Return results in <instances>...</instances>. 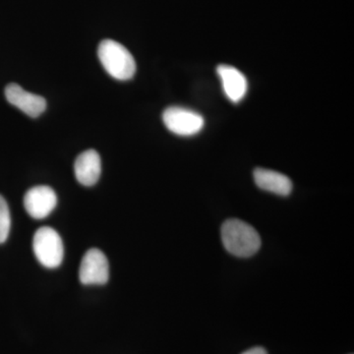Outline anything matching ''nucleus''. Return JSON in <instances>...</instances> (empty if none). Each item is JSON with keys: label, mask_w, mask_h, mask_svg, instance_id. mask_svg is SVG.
I'll return each mask as SVG.
<instances>
[{"label": "nucleus", "mask_w": 354, "mask_h": 354, "mask_svg": "<svg viewBox=\"0 0 354 354\" xmlns=\"http://www.w3.org/2000/svg\"><path fill=\"white\" fill-rule=\"evenodd\" d=\"M221 241L225 249L236 257H250L261 247L257 230L245 221L230 218L221 227Z\"/></svg>", "instance_id": "nucleus-1"}, {"label": "nucleus", "mask_w": 354, "mask_h": 354, "mask_svg": "<svg viewBox=\"0 0 354 354\" xmlns=\"http://www.w3.org/2000/svg\"><path fill=\"white\" fill-rule=\"evenodd\" d=\"M97 57L109 76L120 81L133 78L136 62L130 51L113 39H104L97 48Z\"/></svg>", "instance_id": "nucleus-2"}, {"label": "nucleus", "mask_w": 354, "mask_h": 354, "mask_svg": "<svg viewBox=\"0 0 354 354\" xmlns=\"http://www.w3.org/2000/svg\"><path fill=\"white\" fill-rule=\"evenodd\" d=\"M35 256L44 267L55 269L64 261V246L62 237L53 227L39 228L32 239Z\"/></svg>", "instance_id": "nucleus-3"}, {"label": "nucleus", "mask_w": 354, "mask_h": 354, "mask_svg": "<svg viewBox=\"0 0 354 354\" xmlns=\"http://www.w3.org/2000/svg\"><path fill=\"white\" fill-rule=\"evenodd\" d=\"M165 127L178 136H193L204 127L205 121L201 114L192 109L171 106L162 113Z\"/></svg>", "instance_id": "nucleus-4"}, {"label": "nucleus", "mask_w": 354, "mask_h": 354, "mask_svg": "<svg viewBox=\"0 0 354 354\" xmlns=\"http://www.w3.org/2000/svg\"><path fill=\"white\" fill-rule=\"evenodd\" d=\"M109 266L106 255L99 249H90L84 255L79 269V279L85 286H100L108 283Z\"/></svg>", "instance_id": "nucleus-5"}, {"label": "nucleus", "mask_w": 354, "mask_h": 354, "mask_svg": "<svg viewBox=\"0 0 354 354\" xmlns=\"http://www.w3.org/2000/svg\"><path fill=\"white\" fill-rule=\"evenodd\" d=\"M57 205V193L48 186H35L25 194V209L35 220H43L50 216Z\"/></svg>", "instance_id": "nucleus-6"}, {"label": "nucleus", "mask_w": 354, "mask_h": 354, "mask_svg": "<svg viewBox=\"0 0 354 354\" xmlns=\"http://www.w3.org/2000/svg\"><path fill=\"white\" fill-rule=\"evenodd\" d=\"M7 102L30 118H39L46 109L44 97L27 92L18 84H9L6 88Z\"/></svg>", "instance_id": "nucleus-7"}, {"label": "nucleus", "mask_w": 354, "mask_h": 354, "mask_svg": "<svg viewBox=\"0 0 354 354\" xmlns=\"http://www.w3.org/2000/svg\"><path fill=\"white\" fill-rule=\"evenodd\" d=\"M223 85V92L230 102H239L245 97L248 90L246 77L230 65H220L216 69Z\"/></svg>", "instance_id": "nucleus-8"}, {"label": "nucleus", "mask_w": 354, "mask_h": 354, "mask_svg": "<svg viewBox=\"0 0 354 354\" xmlns=\"http://www.w3.org/2000/svg\"><path fill=\"white\" fill-rule=\"evenodd\" d=\"M74 172L77 180L84 186H93L99 180L102 172L101 157L95 150H87L76 158Z\"/></svg>", "instance_id": "nucleus-9"}, {"label": "nucleus", "mask_w": 354, "mask_h": 354, "mask_svg": "<svg viewBox=\"0 0 354 354\" xmlns=\"http://www.w3.org/2000/svg\"><path fill=\"white\" fill-rule=\"evenodd\" d=\"M254 179L261 189L281 196H288L292 190V183L290 179L281 172L257 169L254 171Z\"/></svg>", "instance_id": "nucleus-10"}, {"label": "nucleus", "mask_w": 354, "mask_h": 354, "mask_svg": "<svg viewBox=\"0 0 354 354\" xmlns=\"http://www.w3.org/2000/svg\"><path fill=\"white\" fill-rule=\"evenodd\" d=\"M10 227L11 216L8 204L0 195V244L4 243L8 239Z\"/></svg>", "instance_id": "nucleus-11"}, {"label": "nucleus", "mask_w": 354, "mask_h": 354, "mask_svg": "<svg viewBox=\"0 0 354 354\" xmlns=\"http://www.w3.org/2000/svg\"><path fill=\"white\" fill-rule=\"evenodd\" d=\"M241 354H268L265 348H253L245 351V353Z\"/></svg>", "instance_id": "nucleus-12"}]
</instances>
